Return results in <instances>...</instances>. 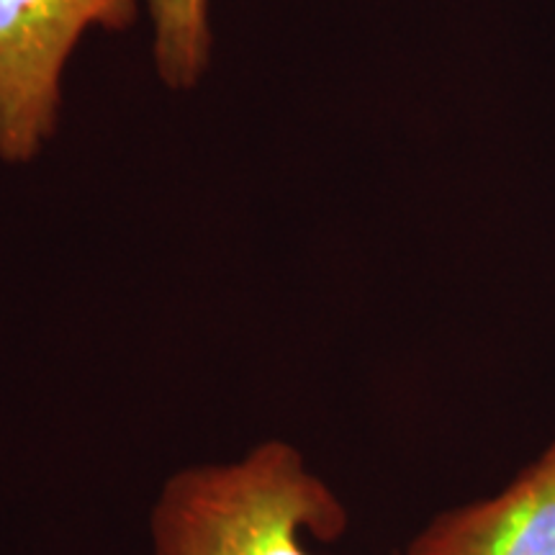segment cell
<instances>
[{"label": "cell", "instance_id": "obj_2", "mask_svg": "<svg viewBox=\"0 0 555 555\" xmlns=\"http://www.w3.org/2000/svg\"><path fill=\"white\" fill-rule=\"evenodd\" d=\"M144 0H0V163L26 165L54 137L62 75L90 29L121 31Z\"/></svg>", "mask_w": 555, "mask_h": 555}, {"label": "cell", "instance_id": "obj_4", "mask_svg": "<svg viewBox=\"0 0 555 555\" xmlns=\"http://www.w3.org/2000/svg\"><path fill=\"white\" fill-rule=\"evenodd\" d=\"M152 24V60L170 90H191L211 62L208 0H144Z\"/></svg>", "mask_w": 555, "mask_h": 555}, {"label": "cell", "instance_id": "obj_1", "mask_svg": "<svg viewBox=\"0 0 555 555\" xmlns=\"http://www.w3.org/2000/svg\"><path fill=\"white\" fill-rule=\"evenodd\" d=\"M339 499L286 442H266L237 463L180 470L152 515L155 555H309L304 532L335 540Z\"/></svg>", "mask_w": 555, "mask_h": 555}, {"label": "cell", "instance_id": "obj_3", "mask_svg": "<svg viewBox=\"0 0 555 555\" xmlns=\"http://www.w3.org/2000/svg\"><path fill=\"white\" fill-rule=\"evenodd\" d=\"M409 555H555V442L502 494L437 517Z\"/></svg>", "mask_w": 555, "mask_h": 555}]
</instances>
